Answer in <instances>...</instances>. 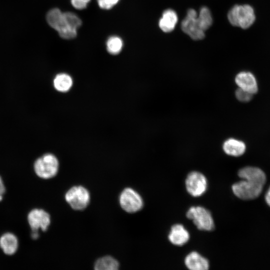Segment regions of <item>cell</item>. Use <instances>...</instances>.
Listing matches in <instances>:
<instances>
[{
	"mask_svg": "<svg viewBox=\"0 0 270 270\" xmlns=\"http://www.w3.org/2000/svg\"><path fill=\"white\" fill-rule=\"evenodd\" d=\"M178 20V17L176 12L173 10L168 9L163 12L158 25L164 32H170L174 29Z\"/></svg>",
	"mask_w": 270,
	"mask_h": 270,
	"instance_id": "obj_13",
	"label": "cell"
},
{
	"mask_svg": "<svg viewBox=\"0 0 270 270\" xmlns=\"http://www.w3.org/2000/svg\"><path fill=\"white\" fill-rule=\"evenodd\" d=\"M82 0L88 4L90 0Z\"/></svg>",
	"mask_w": 270,
	"mask_h": 270,
	"instance_id": "obj_29",
	"label": "cell"
},
{
	"mask_svg": "<svg viewBox=\"0 0 270 270\" xmlns=\"http://www.w3.org/2000/svg\"><path fill=\"white\" fill-rule=\"evenodd\" d=\"M72 84V78L66 74H58L54 80V85L55 88L60 92L68 91Z\"/></svg>",
	"mask_w": 270,
	"mask_h": 270,
	"instance_id": "obj_18",
	"label": "cell"
},
{
	"mask_svg": "<svg viewBox=\"0 0 270 270\" xmlns=\"http://www.w3.org/2000/svg\"><path fill=\"white\" fill-rule=\"evenodd\" d=\"M72 6L76 9L83 10L86 7L87 3L82 0H71Z\"/></svg>",
	"mask_w": 270,
	"mask_h": 270,
	"instance_id": "obj_25",
	"label": "cell"
},
{
	"mask_svg": "<svg viewBox=\"0 0 270 270\" xmlns=\"http://www.w3.org/2000/svg\"><path fill=\"white\" fill-rule=\"evenodd\" d=\"M197 18L201 28L205 32L212 25V18L210 10L206 6H202L198 14Z\"/></svg>",
	"mask_w": 270,
	"mask_h": 270,
	"instance_id": "obj_19",
	"label": "cell"
},
{
	"mask_svg": "<svg viewBox=\"0 0 270 270\" xmlns=\"http://www.w3.org/2000/svg\"><path fill=\"white\" fill-rule=\"evenodd\" d=\"M6 188L2 178L0 176V202L2 200Z\"/></svg>",
	"mask_w": 270,
	"mask_h": 270,
	"instance_id": "obj_26",
	"label": "cell"
},
{
	"mask_svg": "<svg viewBox=\"0 0 270 270\" xmlns=\"http://www.w3.org/2000/svg\"><path fill=\"white\" fill-rule=\"evenodd\" d=\"M18 246V240L14 234L7 232L0 236V248L5 254L10 256L14 254Z\"/></svg>",
	"mask_w": 270,
	"mask_h": 270,
	"instance_id": "obj_14",
	"label": "cell"
},
{
	"mask_svg": "<svg viewBox=\"0 0 270 270\" xmlns=\"http://www.w3.org/2000/svg\"><path fill=\"white\" fill-rule=\"evenodd\" d=\"M60 36L64 39H72L76 36V30L66 26L58 32Z\"/></svg>",
	"mask_w": 270,
	"mask_h": 270,
	"instance_id": "obj_23",
	"label": "cell"
},
{
	"mask_svg": "<svg viewBox=\"0 0 270 270\" xmlns=\"http://www.w3.org/2000/svg\"><path fill=\"white\" fill-rule=\"evenodd\" d=\"M65 199L72 208L82 210L88 205L90 200L88 191L82 186H74L65 194Z\"/></svg>",
	"mask_w": 270,
	"mask_h": 270,
	"instance_id": "obj_5",
	"label": "cell"
},
{
	"mask_svg": "<svg viewBox=\"0 0 270 270\" xmlns=\"http://www.w3.org/2000/svg\"><path fill=\"white\" fill-rule=\"evenodd\" d=\"M186 216L199 230L212 231L214 229V222L210 212L202 206L190 207Z\"/></svg>",
	"mask_w": 270,
	"mask_h": 270,
	"instance_id": "obj_4",
	"label": "cell"
},
{
	"mask_svg": "<svg viewBox=\"0 0 270 270\" xmlns=\"http://www.w3.org/2000/svg\"><path fill=\"white\" fill-rule=\"evenodd\" d=\"M235 82L238 88L251 94H254L258 90L256 78L248 72H241L236 76Z\"/></svg>",
	"mask_w": 270,
	"mask_h": 270,
	"instance_id": "obj_10",
	"label": "cell"
},
{
	"mask_svg": "<svg viewBox=\"0 0 270 270\" xmlns=\"http://www.w3.org/2000/svg\"><path fill=\"white\" fill-rule=\"evenodd\" d=\"M168 238L172 244L182 246L188 241L190 234L184 226L181 224H176L171 227Z\"/></svg>",
	"mask_w": 270,
	"mask_h": 270,
	"instance_id": "obj_11",
	"label": "cell"
},
{
	"mask_svg": "<svg viewBox=\"0 0 270 270\" xmlns=\"http://www.w3.org/2000/svg\"><path fill=\"white\" fill-rule=\"evenodd\" d=\"M198 13L194 9H189L186 18L182 22V31L192 39L200 40L204 38V32L201 28L198 18Z\"/></svg>",
	"mask_w": 270,
	"mask_h": 270,
	"instance_id": "obj_8",
	"label": "cell"
},
{
	"mask_svg": "<svg viewBox=\"0 0 270 270\" xmlns=\"http://www.w3.org/2000/svg\"><path fill=\"white\" fill-rule=\"evenodd\" d=\"M265 200L267 204L270 206V187L266 194Z\"/></svg>",
	"mask_w": 270,
	"mask_h": 270,
	"instance_id": "obj_27",
	"label": "cell"
},
{
	"mask_svg": "<svg viewBox=\"0 0 270 270\" xmlns=\"http://www.w3.org/2000/svg\"><path fill=\"white\" fill-rule=\"evenodd\" d=\"M106 50L112 54H117L122 50L123 42L118 36H112L109 38L106 43Z\"/></svg>",
	"mask_w": 270,
	"mask_h": 270,
	"instance_id": "obj_20",
	"label": "cell"
},
{
	"mask_svg": "<svg viewBox=\"0 0 270 270\" xmlns=\"http://www.w3.org/2000/svg\"><path fill=\"white\" fill-rule=\"evenodd\" d=\"M32 238L33 239H36L39 236V234L38 232L36 231H32V232L31 234Z\"/></svg>",
	"mask_w": 270,
	"mask_h": 270,
	"instance_id": "obj_28",
	"label": "cell"
},
{
	"mask_svg": "<svg viewBox=\"0 0 270 270\" xmlns=\"http://www.w3.org/2000/svg\"><path fill=\"white\" fill-rule=\"evenodd\" d=\"M222 148L226 154L233 156H239L244 154L246 146L243 142L230 138L224 142Z\"/></svg>",
	"mask_w": 270,
	"mask_h": 270,
	"instance_id": "obj_15",
	"label": "cell"
},
{
	"mask_svg": "<svg viewBox=\"0 0 270 270\" xmlns=\"http://www.w3.org/2000/svg\"><path fill=\"white\" fill-rule=\"evenodd\" d=\"M63 14L66 26L77 30L81 26L82 20L77 15L72 12H66Z\"/></svg>",
	"mask_w": 270,
	"mask_h": 270,
	"instance_id": "obj_21",
	"label": "cell"
},
{
	"mask_svg": "<svg viewBox=\"0 0 270 270\" xmlns=\"http://www.w3.org/2000/svg\"><path fill=\"white\" fill-rule=\"evenodd\" d=\"M184 264L190 270H207L210 266L208 260L196 252H192L186 256Z\"/></svg>",
	"mask_w": 270,
	"mask_h": 270,
	"instance_id": "obj_12",
	"label": "cell"
},
{
	"mask_svg": "<svg viewBox=\"0 0 270 270\" xmlns=\"http://www.w3.org/2000/svg\"><path fill=\"white\" fill-rule=\"evenodd\" d=\"M236 98L242 102H248L251 100L252 94L238 88L235 93Z\"/></svg>",
	"mask_w": 270,
	"mask_h": 270,
	"instance_id": "obj_22",
	"label": "cell"
},
{
	"mask_svg": "<svg viewBox=\"0 0 270 270\" xmlns=\"http://www.w3.org/2000/svg\"><path fill=\"white\" fill-rule=\"evenodd\" d=\"M185 184L186 190L190 194L194 197H199L206 191L208 180L201 172L193 171L188 174Z\"/></svg>",
	"mask_w": 270,
	"mask_h": 270,
	"instance_id": "obj_7",
	"label": "cell"
},
{
	"mask_svg": "<svg viewBox=\"0 0 270 270\" xmlns=\"http://www.w3.org/2000/svg\"><path fill=\"white\" fill-rule=\"evenodd\" d=\"M28 221L32 231H46L50 223V214L42 209L32 210L28 214Z\"/></svg>",
	"mask_w": 270,
	"mask_h": 270,
	"instance_id": "obj_9",
	"label": "cell"
},
{
	"mask_svg": "<svg viewBox=\"0 0 270 270\" xmlns=\"http://www.w3.org/2000/svg\"><path fill=\"white\" fill-rule=\"evenodd\" d=\"M120 0H97L99 6L104 10L110 9L116 5Z\"/></svg>",
	"mask_w": 270,
	"mask_h": 270,
	"instance_id": "obj_24",
	"label": "cell"
},
{
	"mask_svg": "<svg viewBox=\"0 0 270 270\" xmlns=\"http://www.w3.org/2000/svg\"><path fill=\"white\" fill-rule=\"evenodd\" d=\"M238 176L243 180L232 186L234 195L243 200L257 198L260 194L266 182L264 172L256 167L246 166L239 170Z\"/></svg>",
	"mask_w": 270,
	"mask_h": 270,
	"instance_id": "obj_1",
	"label": "cell"
},
{
	"mask_svg": "<svg viewBox=\"0 0 270 270\" xmlns=\"http://www.w3.org/2000/svg\"><path fill=\"white\" fill-rule=\"evenodd\" d=\"M119 200L122 208L129 213L136 212L140 210L144 206L142 196L130 188H126L122 191Z\"/></svg>",
	"mask_w": 270,
	"mask_h": 270,
	"instance_id": "obj_6",
	"label": "cell"
},
{
	"mask_svg": "<svg viewBox=\"0 0 270 270\" xmlns=\"http://www.w3.org/2000/svg\"><path fill=\"white\" fill-rule=\"evenodd\" d=\"M46 19L48 24L58 32L66 27L64 14L58 8H54L49 10Z\"/></svg>",
	"mask_w": 270,
	"mask_h": 270,
	"instance_id": "obj_16",
	"label": "cell"
},
{
	"mask_svg": "<svg viewBox=\"0 0 270 270\" xmlns=\"http://www.w3.org/2000/svg\"><path fill=\"white\" fill-rule=\"evenodd\" d=\"M228 18L232 26L246 29L254 23L256 15L250 5L236 4L229 10Z\"/></svg>",
	"mask_w": 270,
	"mask_h": 270,
	"instance_id": "obj_2",
	"label": "cell"
},
{
	"mask_svg": "<svg viewBox=\"0 0 270 270\" xmlns=\"http://www.w3.org/2000/svg\"><path fill=\"white\" fill-rule=\"evenodd\" d=\"M118 262L110 256H105L98 258L94 263L96 270H116L119 268Z\"/></svg>",
	"mask_w": 270,
	"mask_h": 270,
	"instance_id": "obj_17",
	"label": "cell"
},
{
	"mask_svg": "<svg viewBox=\"0 0 270 270\" xmlns=\"http://www.w3.org/2000/svg\"><path fill=\"white\" fill-rule=\"evenodd\" d=\"M58 161L52 154H47L38 158L34 164V170L40 178L48 179L54 177L58 170Z\"/></svg>",
	"mask_w": 270,
	"mask_h": 270,
	"instance_id": "obj_3",
	"label": "cell"
}]
</instances>
